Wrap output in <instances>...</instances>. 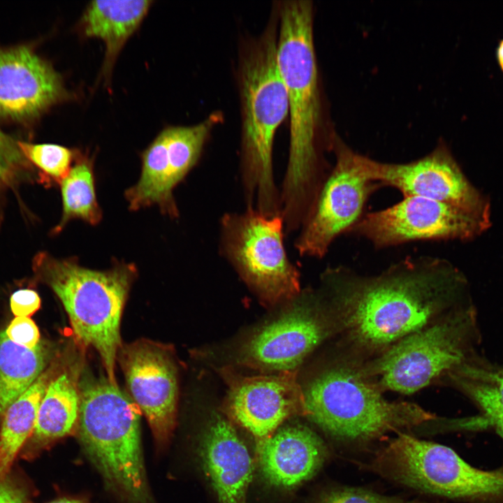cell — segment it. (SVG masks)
Returning <instances> with one entry per match:
<instances>
[{"instance_id":"obj_35","label":"cell","mask_w":503,"mask_h":503,"mask_svg":"<svg viewBox=\"0 0 503 503\" xmlns=\"http://www.w3.org/2000/svg\"><path fill=\"white\" fill-rule=\"evenodd\" d=\"M495 428L497 434L503 439V418L489 421Z\"/></svg>"},{"instance_id":"obj_29","label":"cell","mask_w":503,"mask_h":503,"mask_svg":"<svg viewBox=\"0 0 503 503\" xmlns=\"http://www.w3.org/2000/svg\"><path fill=\"white\" fill-rule=\"evenodd\" d=\"M4 332L12 342L29 349H33L40 343L38 328L29 317L15 316Z\"/></svg>"},{"instance_id":"obj_18","label":"cell","mask_w":503,"mask_h":503,"mask_svg":"<svg viewBox=\"0 0 503 503\" xmlns=\"http://www.w3.org/2000/svg\"><path fill=\"white\" fill-rule=\"evenodd\" d=\"M256 448L263 477L283 488L296 487L312 478L328 454L323 441L300 425L279 428Z\"/></svg>"},{"instance_id":"obj_25","label":"cell","mask_w":503,"mask_h":503,"mask_svg":"<svg viewBox=\"0 0 503 503\" xmlns=\"http://www.w3.org/2000/svg\"><path fill=\"white\" fill-rule=\"evenodd\" d=\"M223 119L222 112L217 111L198 124L169 126L163 130L173 189L196 165L211 132Z\"/></svg>"},{"instance_id":"obj_4","label":"cell","mask_w":503,"mask_h":503,"mask_svg":"<svg viewBox=\"0 0 503 503\" xmlns=\"http://www.w3.org/2000/svg\"><path fill=\"white\" fill-rule=\"evenodd\" d=\"M79 439L106 488L123 503H154L143 456L140 411L108 378L79 383Z\"/></svg>"},{"instance_id":"obj_5","label":"cell","mask_w":503,"mask_h":503,"mask_svg":"<svg viewBox=\"0 0 503 503\" xmlns=\"http://www.w3.org/2000/svg\"><path fill=\"white\" fill-rule=\"evenodd\" d=\"M37 263L43 279L62 303L76 340L96 349L108 379L117 384L120 321L137 274L134 264L117 262L109 269L98 270L82 266L74 258L57 259L45 254Z\"/></svg>"},{"instance_id":"obj_22","label":"cell","mask_w":503,"mask_h":503,"mask_svg":"<svg viewBox=\"0 0 503 503\" xmlns=\"http://www.w3.org/2000/svg\"><path fill=\"white\" fill-rule=\"evenodd\" d=\"M138 182L125 197L132 210L157 205L163 214L177 218L179 210L173 198L166 137L162 131L144 151Z\"/></svg>"},{"instance_id":"obj_2","label":"cell","mask_w":503,"mask_h":503,"mask_svg":"<svg viewBox=\"0 0 503 503\" xmlns=\"http://www.w3.org/2000/svg\"><path fill=\"white\" fill-rule=\"evenodd\" d=\"M277 62L286 85L289 146L280 191L288 231L307 217L327 175L323 156V117L314 40V6L308 0L277 1Z\"/></svg>"},{"instance_id":"obj_32","label":"cell","mask_w":503,"mask_h":503,"mask_svg":"<svg viewBox=\"0 0 503 503\" xmlns=\"http://www.w3.org/2000/svg\"><path fill=\"white\" fill-rule=\"evenodd\" d=\"M0 158L10 168L23 165L24 157L22 154L17 141L0 130Z\"/></svg>"},{"instance_id":"obj_8","label":"cell","mask_w":503,"mask_h":503,"mask_svg":"<svg viewBox=\"0 0 503 503\" xmlns=\"http://www.w3.org/2000/svg\"><path fill=\"white\" fill-rule=\"evenodd\" d=\"M475 313L462 308L398 341L369 368L378 387L411 394L469 361Z\"/></svg>"},{"instance_id":"obj_26","label":"cell","mask_w":503,"mask_h":503,"mask_svg":"<svg viewBox=\"0 0 503 503\" xmlns=\"http://www.w3.org/2000/svg\"><path fill=\"white\" fill-rule=\"evenodd\" d=\"M449 375L454 384L481 408L487 421L503 418V366L468 361Z\"/></svg>"},{"instance_id":"obj_15","label":"cell","mask_w":503,"mask_h":503,"mask_svg":"<svg viewBox=\"0 0 503 503\" xmlns=\"http://www.w3.org/2000/svg\"><path fill=\"white\" fill-rule=\"evenodd\" d=\"M221 374L228 385L224 409L254 436L256 444L274 434L289 417L305 416L304 392L296 370L244 377L224 369Z\"/></svg>"},{"instance_id":"obj_16","label":"cell","mask_w":503,"mask_h":503,"mask_svg":"<svg viewBox=\"0 0 503 503\" xmlns=\"http://www.w3.org/2000/svg\"><path fill=\"white\" fill-rule=\"evenodd\" d=\"M60 75L27 45L0 49V118L26 122L66 100Z\"/></svg>"},{"instance_id":"obj_1","label":"cell","mask_w":503,"mask_h":503,"mask_svg":"<svg viewBox=\"0 0 503 503\" xmlns=\"http://www.w3.org/2000/svg\"><path fill=\"white\" fill-rule=\"evenodd\" d=\"M322 279L342 307L350 339L367 350L388 348L428 326L465 286L455 268L430 257L407 258L370 277L329 268Z\"/></svg>"},{"instance_id":"obj_10","label":"cell","mask_w":503,"mask_h":503,"mask_svg":"<svg viewBox=\"0 0 503 503\" xmlns=\"http://www.w3.org/2000/svg\"><path fill=\"white\" fill-rule=\"evenodd\" d=\"M241 344L238 363L261 372L294 371L332 333L331 316L309 291Z\"/></svg>"},{"instance_id":"obj_21","label":"cell","mask_w":503,"mask_h":503,"mask_svg":"<svg viewBox=\"0 0 503 503\" xmlns=\"http://www.w3.org/2000/svg\"><path fill=\"white\" fill-rule=\"evenodd\" d=\"M54 376L53 367L45 370L4 413L0 428V481L9 474L15 457L31 436L41 401Z\"/></svg>"},{"instance_id":"obj_11","label":"cell","mask_w":503,"mask_h":503,"mask_svg":"<svg viewBox=\"0 0 503 503\" xmlns=\"http://www.w3.org/2000/svg\"><path fill=\"white\" fill-rule=\"evenodd\" d=\"M335 145V165L295 240L294 247L302 257L323 258L334 240L361 219L367 200L380 186L361 173L356 152L340 142Z\"/></svg>"},{"instance_id":"obj_19","label":"cell","mask_w":503,"mask_h":503,"mask_svg":"<svg viewBox=\"0 0 503 503\" xmlns=\"http://www.w3.org/2000/svg\"><path fill=\"white\" fill-rule=\"evenodd\" d=\"M80 404L79 380L73 372L65 370L55 375L42 398L22 456L34 458L56 441L73 434L78 429Z\"/></svg>"},{"instance_id":"obj_7","label":"cell","mask_w":503,"mask_h":503,"mask_svg":"<svg viewBox=\"0 0 503 503\" xmlns=\"http://www.w3.org/2000/svg\"><path fill=\"white\" fill-rule=\"evenodd\" d=\"M282 216L254 208L224 213L219 221V249L242 280L264 304L291 302L300 293V273L284 242Z\"/></svg>"},{"instance_id":"obj_31","label":"cell","mask_w":503,"mask_h":503,"mask_svg":"<svg viewBox=\"0 0 503 503\" xmlns=\"http://www.w3.org/2000/svg\"><path fill=\"white\" fill-rule=\"evenodd\" d=\"M29 489L10 474L0 481V503H28Z\"/></svg>"},{"instance_id":"obj_33","label":"cell","mask_w":503,"mask_h":503,"mask_svg":"<svg viewBox=\"0 0 503 503\" xmlns=\"http://www.w3.org/2000/svg\"><path fill=\"white\" fill-rule=\"evenodd\" d=\"M11 168L0 158V187L6 184L10 175Z\"/></svg>"},{"instance_id":"obj_36","label":"cell","mask_w":503,"mask_h":503,"mask_svg":"<svg viewBox=\"0 0 503 503\" xmlns=\"http://www.w3.org/2000/svg\"><path fill=\"white\" fill-rule=\"evenodd\" d=\"M497 59L499 65L503 71V39L500 42L497 49Z\"/></svg>"},{"instance_id":"obj_34","label":"cell","mask_w":503,"mask_h":503,"mask_svg":"<svg viewBox=\"0 0 503 503\" xmlns=\"http://www.w3.org/2000/svg\"><path fill=\"white\" fill-rule=\"evenodd\" d=\"M48 503H89V502L82 497H61Z\"/></svg>"},{"instance_id":"obj_27","label":"cell","mask_w":503,"mask_h":503,"mask_svg":"<svg viewBox=\"0 0 503 503\" xmlns=\"http://www.w3.org/2000/svg\"><path fill=\"white\" fill-rule=\"evenodd\" d=\"M17 146L24 159L59 183L68 174L76 154V151L52 143L17 141Z\"/></svg>"},{"instance_id":"obj_6","label":"cell","mask_w":503,"mask_h":503,"mask_svg":"<svg viewBox=\"0 0 503 503\" xmlns=\"http://www.w3.org/2000/svg\"><path fill=\"white\" fill-rule=\"evenodd\" d=\"M305 416L332 437L362 442L435 418L408 402H391L364 369L339 363L314 377L303 390Z\"/></svg>"},{"instance_id":"obj_24","label":"cell","mask_w":503,"mask_h":503,"mask_svg":"<svg viewBox=\"0 0 503 503\" xmlns=\"http://www.w3.org/2000/svg\"><path fill=\"white\" fill-rule=\"evenodd\" d=\"M60 185L62 215L53 229L54 233L75 219L92 225L100 222L102 212L96 200L93 161L89 156L76 151L72 167Z\"/></svg>"},{"instance_id":"obj_23","label":"cell","mask_w":503,"mask_h":503,"mask_svg":"<svg viewBox=\"0 0 503 503\" xmlns=\"http://www.w3.org/2000/svg\"><path fill=\"white\" fill-rule=\"evenodd\" d=\"M51 349L44 342L29 349L0 332V419L8 408L45 371Z\"/></svg>"},{"instance_id":"obj_17","label":"cell","mask_w":503,"mask_h":503,"mask_svg":"<svg viewBox=\"0 0 503 503\" xmlns=\"http://www.w3.org/2000/svg\"><path fill=\"white\" fill-rule=\"evenodd\" d=\"M199 456L219 503H246L253 476L249 451L232 424L216 416L205 431Z\"/></svg>"},{"instance_id":"obj_30","label":"cell","mask_w":503,"mask_h":503,"mask_svg":"<svg viewBox=\"0 0 503 503\" xmlns=\"http://www.w3.org/2000/svg\"><path fill=\"white\" fill-rule=\"evenodd\" d=\"M41 306V298L36 291L29 289L15 291L10 298V307L15 316L29 317Z\"/></svg>"},{"instance_id":"obj_3","label":"cell","mask_w":503,"mask_h":503,"mask_svg":"<svg viewBox=\"0 0 503 503\" xmlns=\"http://www.w3.org/2000/svg\"><path fill=\"white\" fill-rule=\"evenodd\" d=\"M262 33L240 45L237 82L240 101V178L246 208L281 214L272 152L277 130L289 115L286 85L277 62V3Z\"/></svg>"},{"instance_id":"obj_20","label":"cell","mask_w":503,"mask_h":503,"mask_svg":"<svg viewBox=\"0 0 503 503\" xmlns=\"http://www.w3.org/2000/svg\"><path fill=\"white\" fill-rule=\"evenodd\" d=\"M150 1H93L86 8L80 27L83 34L103 41V73L108 75L119 52L147 15Z\"/></svg>"},{"instance_id":"obj_28","label":"cell","mask_w":503,"mask_h":503,"mask_svg":"<svg viewBox=\"0 0 503 503\" xmlns=\"http://www.w3.org/2000/svg\"><path fill=\"white\" fill-rule=\"evenodd\" d=\"M316 503H431L383 495L366 489L341 487L323 493Z\"/></svg>"},{"instance_id":"obj_14","label":"cell","mask_w":503,"mask_h":503,"mask_svg":"<svg viewBox=\"0 0 503 503\" xmlns=\"http://www.w3.org/2000/svg\"><path fill=\"white\" fill-rule=\"evenodd\" d=\"M131 399L146 417L158 447L175 426L178 386L171 354L162 345L139 340L122 346L118 356Z\"/></svg>"},{"instance_id":"obj_12","label":"cell","mask_w":503,"mask_h":503,"mask_svg":"<svg viewBox=\"0 0 503 503\" xmlns=\"http://www.w3.org/2000/svg\"><path fill=\"white\" fill-rule=\"evenodd\" d=\"M489 224L450 205L409 196L363 216L349 231L376 248H384L416 240L468 239L480 234Z\"/></svg>"},{"instance_id":"obj_13","label":"cell","mask_w":503,"mask_h":503,"mask_svg":"<svg viewBox=\"0 0 503 503\" xmlns=\"http://www.w3.org/2000/svg\"><path fill=\"white\" fill-rule=\"evenodd\" d=\"M361 173L381 185L444 203L489 221V204L468 181L451 152L439 145L431 153L405 163H382L356 154Z\"/></svg>"},{"instance_id":"obj_9","label":"cell","mask_w":503,"mask_h":503,"mask_svg":"<svg viewBox=\"0 0 503 503\" xmlns=\"http://www.w3.org/2000/svg\"><path fill=\"white\" fill-rule=\"evenodd\" d=\"M372 469L399 484L452 499L503 495V472L476 468L449 446L400 433L378 451Z\"/></svg>"}]
</instances>
